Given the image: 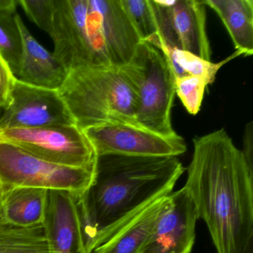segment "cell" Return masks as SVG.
Instances as JSON below:
<instances>
[{"mask_svg":"<svg viewBox=\"0 0 253 253\" xmlns=\"http://www.w3.org/2000/svg\"><path fill=\"white\" fill-rule=\"evenodd\" d=\"M16 79L8 63L0 54V109H6L11 103Z\"/></svg>","mask_w":253,"mask_h":253,"instance_id":"obj_24","label":"cell"},{"mask_svg":"<svg viewBox=\"0 0 253 253\" xmlns=\"http://www.w3.org/2000/svg\"><path fill=\"white\" fill-rule=\"evenodd\" d=\"M16 20L23 40L17 79L34 86L58 91L66 81L69 71L32 36L18 14Z\"/></svg>","mask_w":253,"mask_h":253,"instance_id":"obj_14","label":"cell"},{"mask_svg":"<svg viewBox=\"0 0 253 253\" xmlns=\"http://www.w3.org/2000/svg\"><path fill=\"white\" fill-rule=\"evenodd\" d=\"M150 3L157 34L149 40L211 60L203 0H150Z\"/></svg>","mask_w":253,"mask_h":253,"instance_id":"obj_8","label":"cell"},{"mask_svg":"<svg viewBox=\"0 0 253 253\" xmlns=\"http://www.w3.org/2000/svg\"><path fill=\"white\" fill-rule=\"evenodd\" d=\"M148 42L156 47L164 54L174 75V78L185 75H192L202 78L208 85L212 84L217 72L222 66L230 60L242 56L239 51H235L227 58L217 63L211 60H206L192 53L176 48H168L155 40H150Z\"/></svg>","mask_w":253,"mask_h":253,"instance_id":"obj_18","label":"cell"},{"mask_svg":"<svg viewBox=\"0 0 253 253\" xmlns=\"http://www.w3.org/2000/svg\"><path fill=\"white\" fill-rule=\"evenodd\" d=\"M168 201L169 195H165L142 209L91 253H143Z\"/></svg>","mask_w":253,"mask_h":253,"instance_id":"obj_15","label":"cell"},{"mask_svg":"<svg viewBox=\"0 0 253 253\" xmlns=\"http://www.w3.org/2000/svg\"><path fill=\"white\" fill-rule=\"evenodd\" d=\"M184 171L177 157L97 156L92 182L78 197L86 253L142 209L171 193Z\"/></svg>","mask_w":253,"mask_h":253,"instance_id":"obj_2","label":"cell"},{"mask_svg":"<svg viewBox=\"0 0 253 253\" xmlns=\"http://www.w3.org/2000/svg\"><path fill=\"white\" fill-rule=\"evenodd\" d=\"M0 116V130L77 125L57 90L34 86L16 79L11 102Z\"/></svg>","mask_w":253,"mask_h":253,"instance_id":"obj_10","label":"cell"},{"mask_svg":"<svg viewBox=\"0 0 253 253\" xmlns=\"http://www.w3.org/2000/svg\"><path fill=\"white\" fill-rule=\"evenodd\" d=\"M245 253H253V243L250 244V247H249V248L247 249V250L246 251Z\"/></svg>","mask_w":253,"mask_h":253,"instance_id":"obj_27","label":"cell"},{"mask_svg":"<svg viewBox=\"0 0 253 253\" xmlns=\"http://www.w3.org/2000/svg\"><path fill=\"white\" fill-rule=\"evenodd\" d=\"M97 14L111 65L120 68L131 60L141 42L121 0H89Z\"/></svg>","mask_w":253,"mask_h":253,"instance_id":"obj_13","label":"cell"},{"mask_svg":"<svg viewBox=\"0 0 253 253\" xmlns=\"http://www.w3.org/2000/svg\"><path fill=\"white\" fill-rule=\"evenodd\" d=\"M18 0H0V14L1 13H17Z\"/></svg>","mask_w":253,"mask_h":253,"instance_id":"obj_26","label":"cell"},{"mask_svg":"<svg viewBox=\"0 0 253 253\" xmlns=\"http://www.w3.org/2000/svg\"><path fill=\"white\" fill-rule=\"evenodd\" d=\"M97 156L116 154L138 157H177L185 153L181 136L164 137L138 126L121 123L97 124L82 129Z\"/></svg>","mask_w":253,"mask_h":253,"instance_id":"obj_9","label":"cell"},{"mask_svg":"<svg viewBox=\"0 0 253 253\" xmlns=\"http://www.w3.org/2000/svg\"><path fill=\"white\" fill-rule=\"evenodd\" d=\"M0 253H51L44 224L21 228L0 222Z\"/></svg>","mask_w":253,"mask_h":253,"instance_id":"obj_19","label":"cell"},{"mask_svg":"<svg viewBox=\"0 0 253 253\" xmlns=\"http://www.w3.org/2000/svg\"><path fill=\"white\" fill-rule=\"evenodd\" d=\"M243 156L247 167L253 172V123L250 121L246 125L243 135Z\"/></svg>","mask_w":253,"mask_h":253,"instance_id":"obj_25","label":"cell"},{"mask_svg":"<svg viewBox=\"0 0 253 253\" xmlns=\"http://www.w3.org/2000/svg\"><path fill=\"white\" fill-rule=\"evenodd\" d=\"M79 195L48 190L44 228L51 253H86L78 208Z\"/></svg>","mask_w":253,"mask_h":253,"instance_id":"obj_12","label":"cell"},{"mask_svg":"<svg viewBox=\"0 0 253 253\" xmlns=\"http://www.w3.org/2000/svg\"><path fill=\"white\" fill-rule=\"evenodd\" d=\"M17 13L0 14V54L8 63L16 78L23 53L21 32L16 20Z\"/></svg>","mask_w":253,"mask_h":253,"instance_id":"obj_20","label":"cell"},{"mask_svg":"<svg viewBox=\"0 0 253 253\" xmlns=\"http://www.w3.org/2000/svg\"><path fill=\"white\" fill-rule=\"evenodd\" d=\"M196 206L186 187L169 194V201L142 253H190L195 244Z\"/></svg>","mask_w":253,"mask_h":253,"instance_id":"obj_11","label":"cell"},{"mask_svg":"<svg viewBox=\"0 0 253 253\" xmlns=\"http://www.w3.org/2000/svg\"><path fill=\"white\" fill-rule=\"evenodd\" d=\"M18 4L30 20L51 36L54 23V0H18Z\"/></svg>","mask_w":253,"mask_h":253,"instance_id":"obj_23","label":"cell"},{"mask_svg":"<svg viewBox=\"0 0 253 253\" xmlns=\"http://www.w3.org/2000/svg\"><path fill=\"white\" fill-rule=\"evenodd\" d=\"M94 167L53 164L15 145L0 141V198L17 188L68 191L81 195L92 182Z\"/></svg>","mask_w":253,"mask_h":253,"instance_id":"obj_6","label":"cell"},{"mask_svg":"<svg viewBox=\"0 0 253 253\" xmlns=\"http://www.w3.org/2000/svg\"><path fill=\"white\" fill-rule=\"evenodd\" d=\"M185 187L217 253H245L253 238V172L224 128L193 140Z\"/></svg>","mask_w":253,"mask_h":253,"instance_id":"obj_1","label":"cell"},{"mask_svg":"<svg viewBox=\"0 0 253 253\" xmlns=\"http://www.w3.org/2000/svg\"><path fill=\"white\" fill-rule=\"evenodd\" d=\"M140 41H147L157 34L150 0H121Z\"/></svg>","mask_w":253,"mask_h":253,"instance_id":"obj_21","label":"cell"},{"mask_svg":"<svg viewBox=\"0 0 253 253\" xmlns=\"http://www.w3.org/2000/svg\"><path fill=\"white\" fill-rule=\"evenodd\" d=\"M226 27L235 51L244 57L253 54V0H203Z\"/></svg>","mask_w":253,"mask_h":253,"instance_id":"obj_17","label":"cell"},{"mask_svg":"<svg viewBox=\"0 0 253 253\" xmlns=\"http://www.w3.org/2000/svg\"><path fill=\"white\" fill-rule=\"evenodd\" d=\"M58 92L81 129L111 123L138 126L135 95L120 68L91 66L69 71Z\"/></svg>","mask_w":253,"mask_h":253,"instance_id":"obj_3","label":"cell"},{"mask_svg":"<svg viewBox=\"0 0 253 253\" xmlns=\"http://www.w3.org/2000/svg\"><path fill=\"white\" fill-rule=\"evenodd\" d=\"M54 57L68 71L112 66L98 18L88 0H54Z\"/></svg>","mask_w":253,"mask_h":253,"instance_id":"obj_5","label":"cell"},{"mask_svg":"<svg viewBox=\"0 0 253 253\" xmlns=\"http://www.w3.org/2000/svg\"><path fill=\"white\" fill-rule=\"evenodd\" d=\"M48 190L17 188L0 198V222L16 227L42 226L45 221Z\"/></svg>","mask_w":253,"mask_h":253,"instance_id":"obj_16","label":"cell"},{"mask_svg":"<svg viewBox=\"0 0 253 253\" xmlns=\"http://www.w3.org/2000/svg\"><path fill=\"white\" fill-rule=\"evenodd\" d=\"M120 69L135 95L139 126L164 137L177 135L171 124L175 78L163 53L141 41L129 62Z\"/></svg>","mask_w":253,"mask_h":253,"instance_id":"obj_4","label":"cell"},{"mask_svg":"<svg viewBox=\"0 0 253 253\" xmlns=\"http://www.w3.org/2000/svg\"><path fill=\"white\" fill-rule=\"evenodd\" d=\"M175 94L190 115H196L201 110L206 88L208 84L202 78L185 75L175 78Z\"/></svg>","mask_w":253,"mask_h":253,"instance_id":"obj_22","label":"cell"},{"mask_svg":"<svg viewBox=\"0 0 253 253\" xmlns=\"http://www.w3.org/2000/svg\"><path fill=\"white\" fill-rule=\"evenodd\" d=\"M0 141L59 165L92 168L97 159L91 142L77 125L0 130Z\"/></svg>","mask_w":253,"mask_h":253,"instance_id":"obj_7","label":"cell"}]
</instances>
